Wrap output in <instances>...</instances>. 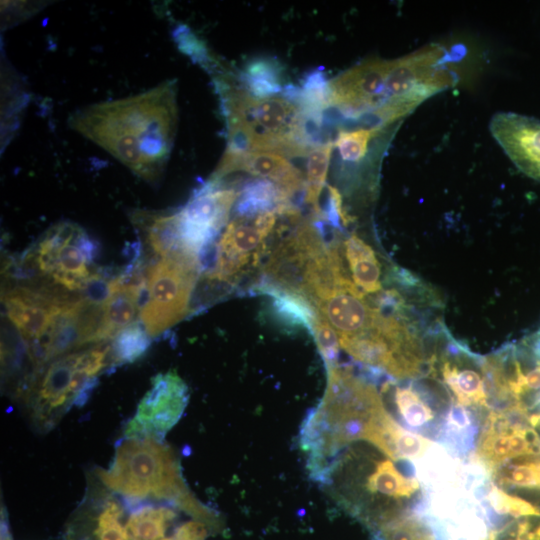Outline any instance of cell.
<instances>
[{
    "label": "cell",
    "instance_id": "cell-1",
    "mask_svg": "<svg viewBox=\"0 0 540 540\" xmlns=\"http://www.w3.org/2000/svg\"><path fill=\"white\" fill-rule=\"evenodd\" d=\"M177 124L175 80L125 98L91 104L68 118L72 130L149 183H156L164 172Z\"/></svg>",
    "mask_w": 540,
    "mask_h": 540
},
{
    "label": "cell",
    "instance_id": "cell-2",
    "mask_svg": "<svg viewBox=\"0 0 540 540\" xmlns=\"http://www.w3.org/2000/svg\"><path fill=\"white\" fill-rule=\"evenodd\" d=\"M311 304L328 320L340 348L354 361L396 380L422 374L427 345L413 314L381 309L349 275Z\"/></svg>",
    "mask_w": 540,
    "mask_h": 540
},
{
    "label": "cell",
    "instance_id": "cell-3",
    "mask_svg": "<svg viewBox=\"0 0 540 540\" xmlns=\"http://www.w3.org/2000/svg\"><path fill=\"white\" fill-rule=\"evenodd\" d=\"M372 444L361 440L337 451L311 477L368 528L378 532L386 523L412 513L421 498L420 483Z\"/></svg>",
    "mask_w": 540,
    "mask_h": 540
},
{
    "label": "cell",
    "instance_id": "cell-4",
    "mask_svg": "<svg viewBox=\"0 0 540 540\" xmlns=\"http://www.w3.org/2000/svg\"><path fill=\"white\" fill-rule=\"evenodd\" d=\"M93 473L127 503L169 504L215 532L221 528L218 514L190 491L176 454L161 440L125 437L117 444L108 469L98 468Z\"/></svg>",
    "mask_w": 540,
    "mask_h": 540
},
{
    "label": "cell",
    "instance_id": "cell-5",
    "mask_svg": "<svg viewBox=\"0 0 540 540\" xmlns=\"http://www.w3.org/2000/svg\"><path fill=\"white\" fill-rule=\"evenodd\" d=\"M221 91L228 127L225 152L269 151L294 156L309 154L319 146L308 130L309 120L319 118L308 113L297 97L287 92L257 98L244 90L221 87Z\"/></svg>",
    "mask_w": 540,
    "mask_h": 540
},
{
    "label": "cell",
    "instance_id": "cell-6",
    "mask_svg": "<svg viewBox=\"0 0 540 540\" xmlns=\"http://www.w3.org/2000/svg\"><path fill=\"white\" fill-rule=\"evenodd\" d=\"M112 367L109 342L59 356L33 371L19 396L36 431L52 430L74 405L89 397L101 373Z\"/></svg>",
    "mask_w": 540,
    "mask_h": 540
},
{
    "label": "cell",
    "instance_id": "cell-7",
    "mask_svg": "<svg viewBox=\"0 0 540 540\" xmlns=\"http://www.w3.org/2000/svg\"><path fill=\"white\" fill-rule=\"evenodd\" d=\"M200 262L187 255L157 258L144 275L139 319L151 337L165 332L188 313Z\"/></svg>",
    "mask_w": 540,
    "mask_h": 540
},
{
    "label": "cell",
    "instance_id": "cell-8",
    "mask_svg": "<svg viewBox=\"0 0 540 540\" xmlns=\"http://www.w3.org/2000/svg\"><path fill=\"white\" fill-rule=\"evenodd\" d=\"M98 244L78 224L61 221L49 228L27 254L26 262L53 285L81 293L94 272Z\"/></svg>",
    "mask_w": 540,
    "mask_h": 540
},
{
    "label": "cell",
    "instance_id": "cell-9",
    "mask_svg": "<svg viewBox=\"0 0 540 540\" xmlns=\"http://www.w3.org/2000/svg\"><path fill=\"white\" fill-rule=\"evenodd\" d=\"M425 377L439 382L455 405L473 411L483 421L490 409L484 358L474 355L444 331L442 337L438 334L435 338Z\"/></svg>",
    "mask_w": 540,
    "mask_h": 540
},
{
    "label": "cell",
    "instance_id": "cell-10",
    "mask_svg": "<svg viewBox=\"0 0 540 540\" xmlns=\"http://www.w3.org/2000/svg\"><path fill=\"white\" fill-rule=\"evenodd\" d=\"M239 193L209 179L183 207L175 211L178 236L186 255L197 258L200 264L212 255L217 237L227 224Z\"/></svg>",
    "mask_w": 540,
    "mask_h": 540
},
{
    "label": "cell",
    "instance_id": "cell-11",
    "mask_svg": "<svg viewBox=\"0 0 540 540\" xmlns=\"http://www.w3.org/2000/svg\"><path fill=\"white\" fill-rule=\"evenodd\" d=\"M278 217L276 210L235 216L221 233L213 267L204 277L233 284L249 266L256 267L267 250V240L277 227Z\"/></svg>",
    "mask_w": 540,
    "mask_h": 540
},
{
    "label": "cell",
    "instance_id": "cell-12",
    "mask_svg": "<svg viewBox=\"0 0 540 540\" xmlns=\"http://www.w3.org/2000/svg\"><path fill=\"white\" fill-rule=\"evenodd\" d=\"M380 393L391 398L402 427L441 443L448 415L455 404L439 382L429 387L415 383V379L399 384L388 380Z\"/></svg>",
    "mask_w": 540,
    "mask_h": 540
},
{
    "label": "cell",
    "instance_id": "cell-13",
    "mask_svg": "<svg viewBox=\"0 0 540 540\" xmlns=\"http://www.w3.org/2000/svg\"><path fill=\"white\" fill-rule=\"evenodd\" d=\"M127 512L126 501L92 472L82 501L68 519L64 540H132Z\"/></svg>",
    "mask_w": 540,
    "mask_h": 540
},
{
    "label": "cell",
    "instance_id": "cell-14",
    "mask_svg": "<svg viewBox=\"0 0 540 540\" xmlns=\"http://www.w3.org/2000/svg\"><path fill=\"white\" fill-rule=\"evenodd\" d=\"M185 382L172 371L154 377L150 389L124 429L128 438L161 440L178 422L188 403Z\"/></svg>",
    "mask_w": 540,
    "mask_h": 540
},
{
    "label": "cell",
    "instance_id": "cell-15",
    "mask_svg": "<svg viewBox=\"0 0 540 540\" xmlns=\"http://www.w3.org/2000/svg\"><path fill=\"white\" fill-rule=\"evenodd\" d=\"M390 60L372 59L329 81L330 105L349 117L376 116L384 106V83Z\"/></svg>",
    "mask_w": 540,
    "mask_h": 540
},
{
    "label": "cell",
    "instance_id": "cell-16",
    "mask_svg": "<svg viewBox=\"0 0 540 540\" xmlns=\"http://www.w3.org/2000/svg\"><path fill=\"white\" fill-rule=\"evenodd\" d=\"M69 297L44 289L16 285L5 290L2 301L5 314L22 338L26 352L49 332Z\"/></svg>",
    "mask_w": 540,
    "mask_h": 540
},
{
    "label": "cell",
    "instance_id": "cell-17",
    "mask_svg": "<svg viewBox=\"0 0 540 540\" xmlns=\"http://www.w3.org/2000/svg\"><path fill=\"white\" fill-rule=\"evenodd\" d=\"M489 130L513 164L540 182V120L514 112H497L489 122Z\"/></svg>",
    "mask_w": 540,
    "mask_h": 540
},
{
    "label": "cell",
    "instance_id": "cell-18",
    "mask_svg": "<svg viewBox=\"0 0 540 540\" xmlns=\"http://www.w3.org/2000/svg\"><path fill=\"white\" fill-rule=\"evenodd\" d=\"M237 171L273 182L289 199L297 192L305 191V180L301 172L286 156L279 153L257 151L234 154L225 152L210 180L221 181L229 173Z\"/></svg>",
    "mask_w": 540,
    "mask_h": 540
},
{
    "label": "cell",
    "instance_id": "cell-19",
    "mask_svg": "<svg viewBox=\"0 0 540 540\" xmlns=\"http://www.w3.org/2000/svg\"><path fill=\"white\" fill-rule=\"evenodd\" d=\"M143 290L144 275L134 267L109 280L108 293L102 303L100 343L112 341L120 331L138 320Z\"/></svg>",
    "mask_w": 540,
    "mask_h": 540
},
{
    "label": "cell",
    "instance_id": "cell-20",
    "mask_svg": "<svg viewBox=\"0 0 540 540\" xmlns=\"http://www.w3.org/2000/svg\"><path fill=\"white\" fill-rule=\"evenodd\" d=\"M127 506L126 527L132 540H163L184 522H179L182 511L169 504L146 501Z\"/></svg>",
    "mask_w": 540,
    "mask_h": 540
},
{
    "label": "cell",
    "instance_id": "cell-21",
    "mask_svg": "<svg viewBox=\"0 0 540 540\" xmlns=\"http://www.w3.org/2000/svg\"><path fill=\"white\" fill-rule=\"evenodd\" d=\"M345 266L353 283L368 296L383 291L382 265L374 249L356 234L341 242Z\"/></svg>",
    "mask_w": 540,
    "mask_h": 540
},
{
    "label": "cell",
    "instance_id": "cell-22",
    "mask_svg": "<svg viewBox=\"0 0 540 540\" xmlns=\"http://www.w3.org/2000/svg\"><path fill=\"white\" fill-rule=\"evenodd\" d=\"M250 293L268 295L276 317L289 326L307 329L310 333L317 314L315 307L303 296L258 280L249 289Z\"/></svg>",
    "mask_w": 540,
    "mask_h": 540
},
{
    "label": "cell",
    "instance_id": "cell-23",
    "mask_svg": "<svg viewBox=\"0 0 540 540\" xmlns=\"http://www.w3.org/2000/svg\"><path fill=\"white\" fill-rule=\"evenodd\" d=\"M292 204L290 199L271 181L256 179L248 182L235 203V216H255Z\"/></svg>",
    "mask_w": 540,
    "mask_h": 540
},
{
    "label": "cell",
    "instance_id": "cell-24",
    "mask_svg": "<svg viewBox=\"0 0 540 540\" xmlns=\"http://www.w3.org/2000/svg\"><path fill=\"white\" fill-rule=\"evenodd\" d=\"M281 75L282 67L276 60L257 58L246 64L242 79L251 95L267 98L282 91Z\"/></svg>",
    "mask_w": 540,
    "mask_h": 540
},
{
    "label": "cell",
    "instance_id": "cell-25",
    "mask_svg": "<svg viewBox=\"0 0 540 540\" xmlns=\"http://www.w3.org/2000/svg\"><path fill=\"white\" fill-rule=\"evenodd\" d=\"M332 149L333 144L328 142L315 147L308 154L304 201L311 206L317 220L322 219L319 197L325 185Z\"/></svg>",
    "mask_w": 540,
    "mask_h": 540
},
{
    "label": "cell",
    "instance_id": "cell-26",
    "mask_svg": "<svg viewBox=\"0 0 540 540\" xmlns=\"http://www.w3.org/2000/svg\"><path fill=\"white\" fill-rule=\"evenodd\" d=\"M150 338L140 319L120 331L110 342L112 367L132 363L143 356Z\"/></svg>",
    "mask_w": 540,
    "mask_h": 540
},
{
    "label": "cell",
    "instance_id": "cell-27",
    "mask_svg": "<svg viewBox=\"0 0 540 540\" xmlns=\"http://www.w3.org/2000/svg\"><path fill=\"white\" fill-rule=\"evenodd\" d=\"M377 533L382 540H437L429 525L413 512L386 523Z\"/></svg>",
    "mask_w": 540,
    "mask_h": 540
},
{
    "label": "cell",
    "instance_id": "cell-28",
    "mask_svg": "<svg viewBox=\"0 0 540 540\" xmlns=\"http://www.w3.org/2000/svg\"><path fill=\"white\" fill-rule=\"evenodd\" d=\"M317 348L325 362L326 367L339 364L340 344L337 334L328 320L318 311L312 326Z\"/></svg>",
    "mask_w": 540,
    "mask_h": 540
},
{
    "label": "cell",
    "instance_id": "cell-29",
    "mask_svg": "<svg viewBox=\"0 0 540 540\" xmlns=\"http://www.w3.org/2000/svg\"><path fill=\"white\" fill-rule=\"evenodd\" d=\"M374 132L375 130L372 129L341 131L338 133L334 145L344 160L359 161L364 157Z\"/></svg>",
    "mask_w": 540,
    "mask_h": 540
},
{
    "label": "cell",
    "instance_id": "cell-30",
    "mask_svg": "<svg viewBox=\"0 0 540 540\" xmlns=\"http://www.w3.org/2000/svg\"><path fill=\"white\" fill-rule=\"evenodd\" d=\"M174 35L179 48L184 53L205 67L212 66V60L205 45L187 27H179Z\"/></svg>",
    "mask_w": 540,
    "mask_h": 540
}]
</instances>
